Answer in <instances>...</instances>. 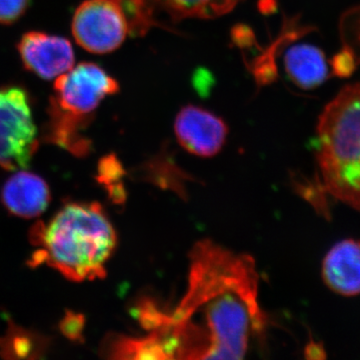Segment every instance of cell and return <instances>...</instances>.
I'll return each instance as SVG.
<instances>
[{
    "label": "cell",
    "instance_id": "7a4b0ae2",
    "mask_svg": "<svg viewBox=\"0 0 360 360\" xmlns=\"http://www.w3.org/2000/svg\"><path fill=\"white\" fill-rule=\"evenodd\" d=\"M33 264H47L66 278L94 281L117 243L115 227L98 203L71 202L32 229Z\"/></svg>",
    "mask_w": 360,
    "mask_h": 360
},
{
    "label": "cell",
    "instance_id": "5bb4252c",
    "mask_svg": "<svg viewBox=\"0 0 360 360\" xmlns=\"http://www.w3.org/2000/svg\"><path fill=\"white\" fill-rule=\"evenodd\" d=\"M30 6V0H0V25H13L25 15Z\"/></svg>",
    "mask_w": 360,
    "mask_h": 360
},
{
    "label": "cell",
    "instance_id": "8992f818",
    "mask_svg": "<svg viewBox=\"0 0 360 360\" xmlns=\"http://www.w3.org/2000/svg\"><path fill=\"white\" fill-rule=\"evenodd\" d=\"M73 37L94 54H105L122 46L130 34L129 21L113 0H85L73 14Z\"/></svg>",
    "mask_w": 360,
    "mask_h": 360
},
{
    "label": "cell",
    "instance_id": "e0dca14e",
    "mask_svg": "<svg viewBox=\"0 0 360 360\" xmlns=\"http://www.w3.org/2000/svg\"><path fill=\"white\" fill-rule=\"evenodd\" d=\"M305 352H307V356L309 359H321L326 357V350L323 349V347L319 343H310V345H307Z\"/></svg>",
    "mask_w": 360,
    "mask_h": 360
},
{
    "label": "cell",
    "instance_id": "4fadbf2b",
    "mask_svg": "<svg viewBox=\"0 0 360 360\" xmlns=\"http://www.w3.org/2000/svg\"><path fill=\"white\" fill-rule=\"evenodd\" d=\"M39 342L34 336L21 330H14L7 335L1 347V352L9 357L32 356L37 350Z\"/></svg>",
    "mask_w": 360,
    "mask_h": 360
},
{
    "label": "cell",
    "instance_id": "52a82bcc",
    "mask_svg": "<svg viewBox=\"0 0 360 360\" xmlns=\"http://www.w3.org/2000/svg\"><path fill=\"white\" fill-rule=\"evenodd\" d=\"M174 132L184 150L207 158L221 151L229 134V127L212 111L188 104L177 113Z\"/></svg>",
    "mask_w": 360,
    "mask_h": 360
},
{
    "label": "cell",
    "instance_id": "9c48e42d",
    "mask_svg": "<svg viewBox=\"0 0 360 360\" xmlns=\"http://www.w3.org/2000/svg\"><path fill=\"white\" fill-rule=\"evenodd\" d=\"M321 276L329 290L342 296L360 295V240L343 239L322 262Z\"/></svg>",
    "mask_w": 360,
    "mask_h": 360
},
{
    "label": "cell",
    "instance_id": "30bf717a",
    "mask_svg": "<svg viewBox=\"0 0 360 360\" xmlns=\"http://www.w3.org/2000/svg\"><path fill=\"white\" fill-rule=\"evenodd\" d=\"M1 200L9 212L23 219H33L44 212L51 201L46 181L32 172H18L6 180Z\"/></svg>",
    "mask_w": 360,
    "mask_h": 360
},
{
    "label": "cell",
    "instance_id": "8fae6325",
    "mask_svg": "<svg viewBox=\"0 0 360 360\" xmlns=\"http://www.w3.org/2000/svg\"><path fill=\"white\" fill-rule=\"evenodd\" d=\"M284 70L295 86L305 90L321 86L329 75L323 51L309 44H300L288 49L284 56Z\"/></svg>",
    "mask_w": 360,
    "mask_h": 360
},
{
    "label": "cell",
    "instance_id": "277c9868",
    "mask_svg": "<svg viewBox=\"0 0 360 360\" xmlns=\"http://www.w3.org/2000/svg\"><path fill=\"white\" fill-rule=\"evenodd\" d=\"M120 91V84L101 66L82 63L56 78L49 98L47 141L82 156L89 150L85 129L108 96Z\"/></svg>",
    "mask_w": 360,
    "mask_h": 360
},
{
    "label": "cell",
    "instance_id": "7c38bea8",
    "mask_svg": "<svg viewBox=\"0 0 360 360\" xmlns=\"http://www.w3.org/2000/svg\"><path fill=\"white\" fill-rule=\"evenodd\" d=\"M243 0H156L174 20L219 18L231 13Z\"/></svg>",
    "mask_w": 360,
    "mask_h": 360
},
{
    "label": "cell",
    "instance_id": "5b68a950",
    "mask_svg": "<svg viewBox=\"0 0 360 360\" xmlns=\"http://www.w3.org/2000/svg\"><path fill=\"white\" fill-rule=\"evenodd\" d=\"M37 148L30 94L18 85L0 87V167L9 170L27 167Z\"/></svg>",
    "mask_w": 360,
    "mask_h": 360
},
{
    "label": "cell",
    "instance_id": "3957f363",
    "mask_svg": "<svg viewBox=\"0 0 360 360\" xmlns=\"http://www.w3.org/2000/svg\"><path fill=\"white\" fill-rule=\"evenodd\" d=\"M316 186L360 212V84L347 85L316 127Z\"/></svg>",
    "mask_w": 360,
    "mask_h": 360
},
{
    "label": "cell",
    "instance_id": "ba28073f",
    "mask_svg": "<svg viewBox=\"0 0 360 360\" xmlns=\"http://www.w3.org/2000/svg\"><path fill=\"white\" fill-rule=\"evenodd\" d=\"M18 51L26 70L44 80L60 77L75 65L72 45L58 35L26 32L18 44Z\"/></svg>",
    "mask_w": 360,
    "mask_h": 360
},
{
    "label": "cell",
    "instance_id": "6da1fadb",
    "mask_svg": "<svg viewBox=\"0 0 360 360\" xmlns=\"http://www.w3.org/2000/svg\"><path fill=\"white\" fill-rule=\"evenodd\" d=\"M188 285L172 314L149 307L143 326L160 341L167 359H241L264 333L258 274L250 255L212 240L189 255Z\"/></svg>",
    "mask_w": 360,
    "mask_h": 360
},
{
    "label": "cell",
    "instance_id": "9a60e30c",
    "mask_svg": "<svg viewBox=\"0 0 360 360\" xmlns=\"http://www.w3.org/2000/svg\"><path fill=\"white\" fill-rule=\"evenodd\" d=\"M333 70L340 77H348L354 71V56L347 51H341L333 59Z\"/></svg>",
    "mask_w": 360,
    "mask_h": 360
},
{
    "label": "cell",
    "instance_id": "2e32d148",
    "mask_svg": "<svg viewBox=\"0 0 360 360\" xmlns=\"http://www.w3.org/2000/svg\"><path fill=\"white\" fill-rule=\"evenodd\" d=\"M80 329H82V326H80L79 316L72 315L71 319H65V326H63V331L65 335L71 336L72 338H77V335H79Z\"/></svg>",
    "mask_w": 360,
    "mask_h": 360
}]
</instances>
